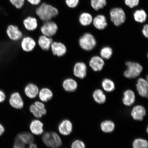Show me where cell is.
<instances>
[{
  "label": "cell",
  "mask_w": 148,
  "mask_h": 148,
  "mask_svg": "<svg viewBox=\"0 0 148 148\" xmlns=\"http://www.w3.org/2000/svg\"><path fill=\"white\" fill-rule=\"evenodd\" d=\"M136 87L138 93L140 96L147 98L148 96V83L147 79L140 78L138 79Z\"/></svg>",
  "instance_id": "16"
},
{
  "label": "cell",
  "mask_w": 148,
  "mask_h": 148,
  "mask_svg": "<svg viewBox=\"0 0 148 148\" xmlns=\"http://www.w3.org/2000/svg\"><path fill=\"white\" fill-rule=\"evenodd\" d=\"M125 64L127 68L123 75L126 78L129 79L136 78L143 71V66L138 63L128 61L125 62Z\"/></svg>",
  "instance_id": "2"
},
{
  "label": "cell",
  "mask_w": 148,
  "mask_h": 148,
  "mask_svg": "<svg viewBox=\"0 0 148 148\" xmlns=\"http://www.w3.org/2000/svg\"><path fill=\"white\" fill-rule=\"evenodd\" d=\"M92 23L96 29L100 30L105 29L108 25L106 17L101 14L96 16L93 19Z\"/></svg>",
  "instance_id": "22"
},
{
  "label": "cell",
  "mask_w": 148,
  "mask_h": 148,
  "mask_svg": "<svg viewBox=\"0 0 148 148\" xmlns=\"http://www.w3.org/2000/svg\"><path fill=\"white\" fill-rule=\"evenodd\" d=\"M9 104L14 108L20 110L23 108L24 102L23 98L19 92H13L11 94L9 99Z\"/></svg>",
  "instance_id": "13"
},
{
  "label": "cell",
  "mask_w": 148,
  "mask_h": 148,
  "mask_svg": "<svg viewBox=\"0 0 148 148\" xmlns=\"http://www.w3.org/2000/svg\"><path fill=\"white\" fill-rule=\"evenodd\" d=\"M142 33L143 36L145 38H148V25L147 24L144 25L143 28L142 29Z\"/></svg>",
  "instance_id": "40"
},
{
  "label": "cell",
  "mask_w": 148,
  "mask_h": 148,
  "mask_svg": "<svg viewBox=\"0 0 148 148\" xmlns=\"http://www.w3.org/2000/svg\"><path fill=\"white\" fill-rule=\"evenodd\" d=\"M41 34L44 36L52 38L56 35L58 30V26L54 20H51L42 23L39 25Z\"/></svg>",
  "instance_id": "5"
},
{
  "label": "cell",
  "mask_w": 148,
  "mask_h": 148,
  "mask_svg": "<svg viewBox=\"0 0 148 148\" xmlns=\"http://www.w3.org/2000/svg\"><path fill=\"white\" fill-rule=\"evenodd\" d=\"M29 127L33 134L40 135L43 132V124L39 120L35 119L32 120Z\"/></svg>",
  "instance_id": "23"
},
{
  "label": "cell",
  "mask_w": 148,
  "mask_h": 148,
  "mask_svg": "<svg viewBox=\"0 0 148 148\" xmlns=\"http://www.w3.org/2000/svg\"><path fill=\"white\" fill-rule=\"evenodd\" d=\"M106 0H91L90 5L94 10L98 11L103 9L107 5Z\"/></svg>",
  "instance_id": "32"
},
{
  "label": "cell",
  "mask_w": 148,
  "mask_h": 148,
  "mask_svg": "<svg viewBox=\"0 0 148 148\" xmlns=\"http://www.w3.org/2000/svg\"><path fill=\"white\" fill-rule=\"evenodd\" d=\"M62 87L65 91L71 92H75L78 88V83L75 79L68 77L64 79L62 82Z\"/></svg>",
  "instance_id": "15"
},
{
  "label": "cell",
  "mask_w": 148,
  "mask_h": 148,
  "mask_svg": "<svg viewBox=\"0 0 148 148\" xmlns=\"http://www.w3.org/2000/svg\"><path fill=\"white\" fill-rule=\"evenodd\" d=\"M89 64L93 71L98 72L103 69L105 65V62L101 56H95L90 59Z\"/></svg>",
  "instance_id": "17"
},
{
  "label": "cell",
  "mask_w": 148,
  "mask_h": 148,
  "mask_svg": "<svg viewBox=\"0 0 148 148\" xmlns=\"http://www.w3.org/2000/svg\"><path fill=\"white\" fill-rule=\"evenodd\" d=\"M42 0H26L27 3L33 6H38L42 3Z\"/></svg>",
  "instance_id": "39"
},
{
  "label": "cell",
  "mask_w": 148,
  "mask_h": 148,
  "mask_svg": "<svg viewBox=\"0 0 148 148\" xmlns=\"http://www.w3.org/2000/svg\"><path fill=\"white\" fill-rule=\"evenodd\" d=\"M29 110L35 117L38 118H41L43 116L38 108L35 106L34 104L31 105L30 107H29Z\"/></svg>",
  "instance_id": "34"
},
{
  "label": "cell",
  "mask_w": 148,
  "mask_h": 148,
  "mask_svg": "<svg viewBox=\"0 0 148 148\" xmlns=\"http://www.w3.org/2000/svg\"><path fill=\"white\" fill-rule=\"evenodd\" d=\"M101 86L107 92H112L115 89V85L114 81L108 78L103 79L101 82Z\"/></svg>",
  "instance_id": "28"
},
{
  "label": "cell",
  "mask_w": 148,
  "mask_h": 148,
  "mask_svg": "<svg viewBox=\"0 0 148 148\" xmlns=\"http://www.w3.org/2000/svg\"><path fill=\"white\" fill-rule=\"evenodd\" d=\"M147 114L146 110L143 106L137 105L135 106L131 112V115L133 119L136 121H142Z\"/></svg>",
  "instance_id": "14"
},
{
  "label": "cell",
  "mask_w": 148,
  "mask_h": 148,
  "mask_svg": "<svg viewBox=\"0 0 148 148\" xmlns=\"http://www.w3.org/2000/svg\"><path fill=\"white\" fill-rule=\"evenodd\" d=\"M101 130L105 133H110L113 132L115 128L114 122L110 120H106L102 122L100 125Z\"/></svg>",
  "instance_id": "26"
},
{
  "label": "cell",
  "mask_w": 148,
  "mask_h": 148,
  "mask_svg": "<svg viewBox=\"0 0 148 148\" xmlns=\"http://www.w3.org/2000/svg\"><path fill=\"white\" fill-rule=\"evenodd\" d=\"M53 42L52 38L41 34L39 36L37 44L42 50L47 51L50 50L51 46Z\"/></svg>",
  "instance_id": "19"
},
{
  "label": "cell",
  "mask_w": 148,
  "mask_h": 148,
  "mask_svg": "<svg viewBox=\"0 0 148 148\" xmlns=\"http://www.w3.org/2000/svg\"><path fill=\"white\" fill-rule=\"evenodd\" d=\"M92 97L96 103L99 104H103L106 101V97L102 90L97 89L92 93Z\"/></svg>",
  "instance_id": "25"
},
{
  "label": "cell",
  "mask_w": 148,
  "mask_h": 148,
  "mask_svg": "<svg viewBox=\"0 0 148 148\" xmlns=\"http://www.w3.org/2000/svg\"><path fill=\"white\" fill-rule=\"evenodd\" d=\"M111 21L116 27H119L125 21L126 15L125 11L121 8L112 9L110 12Z\"/></svg>",
  "instance_id": "7"
},
{
  "label": "cell",
  "mask_w": 148,
  "mask_h": 148,
  "mask_svg": "<svg viewBox=\"0 0 148 148\" xmlns=\"http://www.w3.org/2000/svg\"><path fill=\"white\" fill-rule=\"evenodd\" d=\"M13 148H38V147H37V146L36 144H35L33 143L30 144V145H29V147H16V146L14 145Z\"/></svg>",
  "instance_id": "42"
},
{
  "label": "cell",
  "mask_w": 148,
  "mask_h": 148,
  "mask_svg": "<svg viewBox=\"0 0 148 148\" xmlns=\"http://www.w3.org/2000/svg\"><path fill=\"white\" fill-rule=\"evenodd\" d=\"M126 5L131 8L138 6L140 3V0H125Z\"/></svg>",
  "instance_id": "38"
},
{
  "label": "cell",
  "mask_w": 148,
  "mask_h": 148,
  "mask_svg": "<svg viewBox=\"0 0 148 148\" xmlns=\"http://www.w3.org/2000/svg\"><path fill=\"white\" fill-rule=\"evenodd\" d=\"M34 141V137L30 133L21 132L16 136L15 139L14 145L18 147H27L33 143Z\"/></svg>",
  "instance_id": "6"
},
{
  "label": "cell",
  "mask_w": 148,
  "mask_h": 148,
  "mask_svg": "<svg viewBox=\"0 0 148 148\" xmlns=\"http://www.w3.org/2000/svg\"><path fill=\"white\" fill-rule=\"evenodd\" d=\"M37 45V42L32 37L24 36L20 40V46L23 51L29 53L32 51Z\"/></svg>",
  "instance_id": "9"
},
{
  "label": "cell",
  "mask_w": 148,
  "mask_h": 148,
  "mask_svg": "<svg viewBox=\"0 0 148 148\" xmlns=\"http://www.w3.org/2000/svg\"><path fill=\"white\" fill-rule=\"evenodd\" d=\"M42 139L44 144L49 147L58 148L62 145L60 136L54 132L45 133L42 137Z\"/></svg>",
  "instance_id": "3"
},
{
  "label": "cell",
  "mask_w": 148,
  "mask_h": 148,
  "mask_svg": "<svg viewBox=\"0 0 148 148\" xmlns=\"http://www.w3.org/2000/svg\"><path fill=\"white\" fill-rule=\"evenodd\" d=\"M79 45L84 51L92 50L97 45V42L95 37L91 33H84L79 38Z\"/></svg>",
  "instance_id": "4"
},
{
  "label": "cell",
  "mask_w": 148,
  "mask_h": 148,
  "mask_svg": "<svg viewBox=\"0 0 148 148\" xmlns=\"http://www.w3.org/2000/svg\"><path fill=\"white\" fill-rule=\"evenodd\" d=\"M5 131V128L2 124L0 123V136L3 135Z\"/></svg>",
  "instance_id": "43"
},
{
  "label": "cell",
  "mask_w": 148,
  "mask_h": 148,
  "mask_svg": "<svg viewBox=\"0 0 148 148\" xmlns=\"http://www.w3.org/2000/svg\"><path fill=\"white\" fill-rule=\"evenodd\" d=\"M66 6L70 8H75L79 4V0H64Z\"/></svg>",
  "instance_id": "35"
},
{
  "label": "cell",
  "mask_w": 148,
  "mask_h": 148,
  "mask_svg": "<svg viewBox=\"0 0 148 148\" xmlns=\"http://www.w3.org/2000/svg\"><path fill=\"white\" fill-rule=\"evenodd\" d=\"M147 14L143 9H139L135 11L134 14L135 21L139 23H143L147 20Z\"/></svg>",
  "instance_id": "29"
},
{
  "label": "cell",
  "mask_w": 148,
  "mask_h": 148,
  "mask_svg": "<svg viewBox=\"0 0 148 148\" xmlns=\"http://www.w3.org/2000/svg\"><path fill=\"white\" fill-rule=\"evenodd\" d=\"M135 101L136 95L132 90L128 89L124 92L122 101L125 106H131L134 104Z\"/></svg>",
  "instance_id": "21"
},
{
  "label": "cell",
  "mask_w": 148,
  "mask_h": 148,
  "mask_svg": "<svg viewBox=\"0 0 148 148\" xmlns=\"http://www.w3.org/2000/svg\"><path fill=\"white\" fill-rule=\"evenodd\" d=\"M6 96L4 91L0 90V103H3L6 99Z\"/></svg>",
  "instance_id": "41"
},
{
  "label": "cell",
  "mask_w": 148,
  "mask_h": 148,
  "mask_svg": "<svg viewBox=\"0 0 148 148\" xmlns=\"http://www.w3.org/2000/svg\"><path fill=\"white\" fill-rule=\"evenodd\" d=\"M38 96L40 101L46 102L52 99L53 97V93L50 88L45 87L40 89Z\"/></svg>",
  "instance_id": "24"
},
{
  "label": "cell",
  "mask_w": 148,
  "mask_h": 148,
  "mask_svg": "<svg viewBox=\"0 0 148 148\" xmlns=\"http://www.w3.org/2000/svg\"><path fill=\"white\" fill-rule=\"evenodd\" d=\"M39 90L38 86L33 83H27L24 88L25 95L30 99L36 98L38 95Z\"/></svg>",
  "instance_id": "18"
},
{
  "label": "cell",
  "mask_w": 148,
  "mask_h": 148,
  "mask_svg": "<svg viewBox=\"0 0 148 148\" xmlns=\"http://www.w3.org/2000/svg\"><path fill=\"white\" fill-rule=\"evenodd\" d=\"M50 50L53 56L60 57L66 54L67 49L66 45L62 42L53 41L51 46Z\"/></svg>",
  "instance_id": "12"
},
{
  "label": "cell",
  "mask_w": 148,
  "mask_h": 148,
  "mask_svg": "<svg viewBox=\"0 0 148 148\" xmlns=\"http://www.w3.org/2000/svg\"><path fill=\"white\" fill-rule=\"evenodd\" d=\"M34 104L39 110L42 116L45 115L47 111L45 109V105L43 103L39 101H36L34 103Z\"/></svg>",
  "instance_id": "36"
},
{
  "label": "cell",
  "mask_w": 148,
  "mask_h": 148,
  "mask_svg": "<svg viewBox=\"0 0 148 148\" xmlns=\"http://www.w3.org/2000/svg\"><path fill=\"white\" fill-rule=\"evenodd\" d=\"M9 3L14 8L19 10L25 5L26 0H8Z\"/></svg>",
  "instance_id": "33"
},
{
  "label": "cell",
  "mask_w": 148,
  "mask_h": 148,
  "mask_svg": "<svg viewBox=\"0 0 148 148\" xmlns=\"http://www.w3.org/2000/svg\"><path fill=\"white\" fill-rule=\"evenodd\" d=\"M71 148H86V144L82 140H76L72 143Z\"/></svg>",
  "instance_id": "37"
},
{
  "label": "cell",
  "mask_w": 148,
  "mask_h": 148,
  "mask_svg": "<svg viewBox=\"0 0 148 148\" xmlns=\"http://www.w3.org/2000/svg\"><path fill=\"white\" fill-rule=\"evenodd\" d=\"M35 12L42 23L53 20L60 14V11L57 7L44 1L37 6Z\"/></svg>",
  "instance_id": "1"
},
{
  "label": "cell",
  "mask_w": 148,
  "mask_h": 148,
  "mask_svg": "<svg viewBox=\"0 0 148 148\" xmlns=\"http://www.w3.org/2000/svg\"><path fill=\"white\" fill-rule=\"evenodd\" d=\"M113 54V50L110 46L103 47L100 51V56L103 60H108L111 58Z\"/></svg>",
  "instance_id": "30"
},
{
  "label": "cell",
  "mask_w": 148,
  "mask_h": 148,
  "mask_svg": "<svg viewBox=\"0 0 148 148\" xmlns=\"http://www.w3.org/2000/svg\"><path fill=\"white\" fill-rule=\"evenodd\" d=\"M5 33L11 41H20L23 37V34L18 26L14 24H9L5 29Z\"/></svg>",
  "instance_id": "8"
},
{
  "label": "cell",
  "mask_w": 148,
  "mask_h": 148,
  "mask_svg": "<svg viewBox=\"0 0 148 148\" xmlns=\"http://www.w3.org/2000/svg\"><path fill=\"white\" fill-rule=\"evenodd\" d=\"M133 148H148V142L145 139H135L132 143Z\"/></svg>",
  "instance_id": "31"
},
{
  "label": "cell",
  "mask_w": 148,
  "mask_h": 148,
  "mask_svg": "<svg viewBox=\"0 0 148 148\" xmlns=\"http://www.w3.org/2000/svg\"><path fill=\"white\" fill-rule=\"evenodd\" d=\"M87 67L85 63L79 62L74 64L73 68V73L74 76L77 78L83 79L87 75Z\"/></svg>",
  "instance_id": "11"
},
{
  "label": "cell",
  "mask_w": 148,
  "mask_h": 148,
  "mask_svg": "<svg viewBox=\"0 0 148 148\" xmlns=\"http://www.w3.org/2000/svg\"><path fill=\"white\" fill-rule=\"evenodd\" d=\"M79 21L83 26H87L92 23L93 18L91 14L88 12H83L79 17Z\"/></svg>",
  "instance_id": "27"
},
{
  "label": "cell",
  "mask_w": 148,
  "mask_h": 148,
  "mask_svg": "<svg viewBox=\"0 0 148 148\" xmlns=\"http://www.w3.org/2000/svg\"><path fill=\"white\" fill-rule=\"evenodd\" d=\"M58 129L61 134L64 136H68L71 134L73 131V124L69 120H64L59 124Z\"/></svg>",
  "instance_id": "20"
},
{
  "label": "cell",
  "mask_w": 148,
  "mask_h": 148,
  "mask_svg": "<svg viewBox=\"0 0 148 148\" xmlns=\"http://www.w3.org/2000/svg\"><path fill=\"white\" fill-rule=\"evenodd\" d=\"M22 24L25 30L29 32H33L38 29L39 21L37 18L29 15L23 18Z\"/></svg>",
  "instance_id": "10"
}]
</instances>
